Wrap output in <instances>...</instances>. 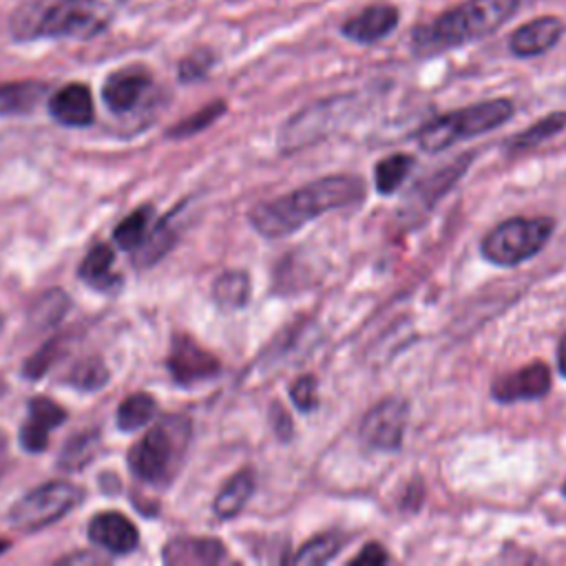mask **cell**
Here are the masks:
<instances>
[{"label":"cell","instance_id":"1","mask_svg":"<svg viewBox=\"0 0 566 566\" xmlns=\"http://www.w3.org/2000/svg\"><path fill=\"white\" fill-rule=\"evenodd\" d=\"M365 195V184L354 175H332L305 184L279 199L256 203L248 219L252 228L268 237L281 239L296 232L323 212L352 206Z\"/></svg>","mask_w":566,"mask_h":566},{"label":"cell","instance_id":"2","mask_svg":"<svg viewBox=\"0 0 566 566\" xmlns=\"http://www.w3.org/2000/svg\"><path fill=\"white\" fill-rule=\"evenodd\" d=\"M111 22L104 0H35L20 7L11 18L15 40L73 38L88 40Z\"/></svg>","mask_w":566,"mask_h":566},{"label":"cell","instance_id":"3","mask_svg":"<svg viewBox=\"0 0 566 566\" xmlns=\"http://www.w3.org/2000/svg\"><path fill=\"white\" fill-rule=\"evenodd\" d=\"M520 0H467L431 24L413 33V44L420 51H442L482 40L495 33L515 11Z\"/></svg>","mask_w":566,"mask_h":566},{"label":"cell","instance_id":"4","mask_svg":"<svg viewBox=\"0 0 566 566\" xmlns=\"http://www.w3.org/2000/svg\"><path fill=\"white\" fill-rule=\"evenodd\" d=\"M190 420L184 416H168L150 427L128 451V467L142 482H170L188 451Z\"/></svg>","mask_w":566,"mask_h":566},{"label":"cell","instance_id":"5","mask_svg":"<svg viewBox=\"0 0 566 566\" xmlns=\"http://www.w3.org/2000/svg\"><path fill=\"white\" fill-rule=\"evenodd\" d=\"M513 115L511 99H489L480 102L453 113H444L431 122H427L418 130V144L427 153H440L455 144L458 139L475 137L502 126Z\"/></svg>","mask_w":566,"mask_h":566},{"label":"cell","instance_id":"6","mask_svg":"<svg viewBox=\"0 0 566 566\" xmlns=\"http://www.w3.org/2000/svg\"><path fill=\"white\" fill-rule=\"evenodd\" d=\"M555 221L551 217H513L497 223L482 239V254L486 261L513 268L533 259L551 239Z\"/></svg>","mask_w":566,"mask_h":566},{"label":"cell","instance_id":"7","mask_svg":"<svg viewBox=\"0 0 566 566\" xmlns=\"http://www.w3.org/2000/svg\"><path fill=\"white\" fill-rule=\"evenodd\" d=\"M82 500V491L66 482V480H55L46 482L33 491H29L24 497H20L11 511H9V522L13 528L20 531H40L60 517H64L77 502Z\"/></svg>","mask_w":566,"mask_h":566},{"label":"cell","instance_id":"8","mask_svg":"<svg viewBox=\"0 0 566 566\" xmlns=\"http://www.w3.org/2000/svg\"><path fill=\"white\" fill-rule=\"evenodd\" d=\"M407 420H409L407 398L387 396L363 416L358 436L369 449L398 451L405 438Z\"/></svg>","mask_w":566,"mask_h":566},{"label":"cell","instance_id":"9","mask_svg":"<svg viewBox=\"0 0 566 566\" xmlns=\"http://www.w3.org/2000/svg\"><path fill=\"white\" fill-rule=\"evenodd\" d=\"M343 113H345V102H321V104L307 106L283 126L279 137L283 153H294L325 137L332 130V126H336L334 122H338Z\"/></svg>","mask_w":566,"mask_h":566},{"label":"cell","instance_id":"10","mask_svg":"<svg viewBox=\"0 0 566 566\" xmlns=\"http://www.w3.org/2000/svg\"><path fill=\"white\" fill-rule=\"evenodd\" d=\"M168 369L179 385L190 387L214 378L221 369V363L190 336H175L168 356Z\"/></svg>","mask_w":566,"mask_h":566},{"label":"cell","instance_id":"11","mask_svg":"<svg viewBox=\"0 0 566 566\" xmlns=\"http://www.w3.org/2000/svg\"><path fill=\"white\" fill-rule=\"evenodd\" d=\"M548 389H551V371L546 363L535 360L511 374L497 376L491 385V396L502 405H511L520 400L522 402L539 400L548 394Z\"/></svg>","mask_w":566,"mask_h":566},{"label":"cell","instance_id":"12","mask_svg":"<svg viewBox=\"0 0 566 566\" xmlns=\"http://www.w3.org/2000/svg\"><path fill=\"white\" fill-rule=\"evenodd\" d=\"M88 537L97 546H102V548H106L108 553H115V555L130 553L139 544V535H137L135 524L117 511L97 513L88 522Z\"/></svg>","mask_w":566,"mask_h":566},{"label":"cell","instance_id":"13","mask_svg":"<svg viewBox=\"0 0 566 566\" xmlns=\"http://www.w3.org/2000/svg\"><path fill=\"white\" fill-rule=\"evenodd\" d=\"M400 20V13L391 4H371L343 24V35L356 44H374L387 38Z\"/></svg>","mask_w":566,"mask_h":566},{"label":"cell","instance_id":"14","mask_svg":"<svg viewBox=\"0 0 566 566\" xmlns=\"http://www.w3.org/2000/svg\"><path fill=\"white\" fill-rule=\"evenodd\" d=\"M562 33H564L562 20H557L555 15H542L515 29L511 33L509 46H511V53L517 57H535L553 49L562 38Z\"/></svg>","mask_w":566,"mask_h":566},{"label":"cell","instance_id":"15","mask_svg":"<svg viewBox=\"0 0 566 566\" xmlns=\"http://www.w3.org/2000/svg\"><path fill=\"white\" fill-rule=\"evenodd\" d=\"M66 418L64 409L49 398H33L24 424L20 429V442L27 451H42L49 444V433Z\"/></svg>","mask_w":566,"mask_h":566},{"label":"cell","instance_id":"16","mask_svg":"<svg viewBox=\"0 0 566 566\" xmlns=\"http://www.w3.org/2000/svg\"><path fill=\"white\" fill-rule=\"evenodd\" d=\"M150 86V75L144 69H122L108 75L104 82V102L113 113H126L135 108L146 88Z\"/></svg>","mask_w":566,"mask_h":566},{"label":"cell","instance_id":"17","mask_svg":"<svg viewBox=\"0 0 566 566\" xmlns=\"http://www.w3.org/2000/svg\"><path fill=\"white\" fill-rule=\"evenodd\" d=\"M51 115L64 126H88L95 117L91 91L84 84L62 86L49 102Z\"/></svg>","mask_w":566,"mask_h":566},{"label":"cell","instance_id":"18","mask_svg":"<svg viewBox=\"0 0 566 566\" xmlns=\"http://www.w3.org/2000/svg\"><path fill=\"white\" fill-rule=\"evenodd\" d=\"M223 557L226 546L214 537H177L164 551V559L177 566H210Z\"/></svg>","mask_w":566,"mask_h":566},{"label":"cell","instance_id":"19","mask_svg":"<svg viewBox=\"0 0 566 566\" xmlns=\"http://www.w3.org/2000/svg\"><path fill=\"white\" fill-rule=\"evenodd\" d=\"M254 493V473L250 469H241L237 471L219 491V495L214 497V515L219 520H232L237 517L243 506L248 504V500Z\"/></svg>","mask_w":566,"mask_h":566},{"label":"cell","instance_id":"20","mask_svg":"<svg viewBox=\"0 0 566 566\" xmlns=\"http://www.w3.org/2000/svg\"><path fill=\"white\" fill-rule=\"evenodd\" d=\"M471 164V155H462L455 164L438 170L436 175H429V179H424L418 188H413L409 195L411 199L418 203H422L424 208H431L464 172V168Z\"/></svg>","mask_w":566,"mask_h":566},{"label":"cell","instance_id":"21","mask_svg":"<svg viewBox=\"0 0 566 566\" xmlns=\"http://www.w3.org/2000/svg\"><path fill=\"white\" fill-rule=\"evenodd\" d=\"M46 86L40 82L0 84V115H24L38 106Z\"/></svg>","mask_w":566,"mask_h":566},{"label":"cell","instance_id":"22","mask_svg":"<svg viewBox=\"0 0 566 566\" xmlns=\"http://www.w3.org/2000/svg\"><path fill=\"white\" fill-rule=\"evenodd\" d=\"M113 265H115V254L108 245L99 243L95 245L84 259H82V265H80V276L97 287V290H108L113 287L119 276L113 272Z\"/></svg>","mask_w":566,"mask_h":566},{"label":"cell","instance_id":"23","mask_svg":"<svg viewBox=\"0 0 566 566\" xmlns=\"http://www.w3.org/2000/svg\"><path fill=\"white\" fill-rule=\"evenodd\" d=\"M212 296L223 310L243 307L250 298V276L243 270L223 272L212 285Z\"/></svg>","mask_w":566,"mask_h":566},{"label":"cell","instance_id":"24","mask_svg":"<svg viewBox=\"0 0 566 566\" xmlns=\"http://www.w3.org/2000/svg\"><path fill=\"white\" fill-rule=\"evenodd\" d=\"M413 168V157L407 153H396L380 159L374 168V184L380 195H394L405 177Z\"/></svg>","mask_w":566,"mask_h":566},{"label":"cell","instance_id":"25","mask_svg":"<svg viewBox=\"0 0 566 566\" xmlns=\"http://www.w3.org/2000/svg\"><path fill=\"white\" fill-rule=\"evenodd\" d=\"M345 544V535L343 533H336V531H329V533H321L316 537H312L310 542H305L296 555L292 557L294 564H305V566H312V564H325L329 559H334L338 555V551L343 548Z\"/></svg>","mask_w":566,"mask_h":566},{"label":"cell","instance_id":"26","mask_svg":"<svg viewBox=\"0 0 566 566\" xmlns=\"http://www.w3.org/2000/svg\"><path fill=\"white\" fill-rule=\"evenodd\" d=\"M564 128H566V111L548 113L546 117H542L533 126H528L524 133L515 135L511 139V150H526V148L539 146L542 142L559 135Z\"/></svg>","mask_w":566,"mask_h":566},{"label":"cell","instance_id":"27","mask_svg":"<svg viewBox=\"0 0 566 566\" xmlns=\"http://www.w3.org/2000/svg\"><path fill=\"white\" fill-rule=\"evenodd\" d=\"M150 217H153V208L144 206L137 208L135 212H130L124 221L117 223L113 239L119 248L124 250H137L142 248V243L148 239V226H150Z\"/></svg>","mask_w":566,"mask_h":566},{"label":"cell","instance_id":"28","mask_svg":"<svg viewBox=\"0 0 566 566\" xmlns=\"http://www.w3.org/2000/svg\"><path fill=\"white\" fill-rule=\"evenodd\" d=\"M155 398L150 394H130L117 409V424L124 431H135L148 424V420L155 416Z\"/></svg>","mask_w":566,"mask_h":566},{"label":"cell","instance_id":"29","mask_svg":"<svg viewBox=\"0 0 566 566\" xmlns=\"http://www.w3.org/2000/svg\"><path fill=\"white\" fill-rule=\"evenodd\" d=\"M223 111H226V104H223V102H212V104L203 106L201 111H197L195 115H190L188 119L179 122V124L170 130V135H172V137H188V135H195V133L208 128L219 115H223Z\"/></svg>","mask_w":566,"mask_h":566},{"label":"cell","instance_id":"30","mask_svg":"<svg viewBox=\"0 0 566 566\" xmlns=\"http://www.w3.org/2000/svg\"><path fill=\"white\" fill-rule=\"evenodd\" d=\"M106 378H108V374H106V367L99 358L82 360L71 374V382L80 389H86V391L99 389L106 382Z\"/></svg>","mask_w":566,"mask_h":566},{"label":"cell","instance_id":"31","mask_svg":"<svg viewBox=\"0 0 566 566\" xmlns=\"http://www.w3.org/2000/svg\"><path fill=\"white\" fill-rule=\"evenodd\" d=\"M290 398L298 411H314L318 407V380L312 374L298 376L290 387Z\"/></svg>","mask_w":566,"mask_h":566},{"label":"cell","instance_id":"32","mask_svg":"<svg viewBox=\"0 0 566 566\" xmlns=\"http://www.w3.org/2000/svg\"><path fill=\"white\" fill-rule=\"evenodd\" d=\"M95 444H97V438H93V436H88V433H86V436H80V438H73V440L66 444V449H64V453H62V458H60V464H62L64 469H80L82 464H86V462L91 460Z\"/></svg>","mask_w":566,"mask_h":566},{"label":"cell","instance_id":"33","mask_svg":"<svg viewBox=\"0 0 566 566\" xmlns=\"http://www.w3.org/2000/svg\"><path fill=\"white\" fill-rule=\"evenodd\" d=\"M64 310H66V296L60 292H51L44 298H40V303L33 310V318L42 325H51L62 316Z\"/></svg>","mask_w":566,"mask_h":566},{"label":"cell","instance_id":"34","mask_svg":"<svg viewBox=\"0 0 566 566\" xmlns=\"http://www.w3.org/2000/svg\"><path fill=\"white\" fill-rule=\"evenodd\" d=\"M210 66H212V55L208 51H197V53H192L190 57H186L181 62L179 75H181L184 82H192V80L203 77Z\"/></svg>","mask_w":566,"mask_h":566},{"label":"cell","instance_id":"35","mask_svg":"<svg viewBox=\"0 0 566 566\" xmlns=\"http://www.w3.org/2000/svg\"><path fill=\"white\" fill-rule=\"evenodd\" d=\"M270 420H272V429H274V433L285 442V440H290L292 436H294V422H292V416L283 409V405H279V402H274L272 407H270Z\"/></svg>","mask_w":566,"mask_h":566},{"label":"cell","instance_id":"36","mask_svg":"<svg viewBox=\"0 0 566 566\" xmlns=\"http://www.w3.org/2000/svg\"><path fill=\"white\" fill-rule=\"evenodd\" d=\"M389 559V555H387V551L380 546V544H367L354 559H352V564H363V566H380V564H385Z\"/></svg>","mask_w":566,"mask_h":566},{"label":"cell","instance_id":"37","mask_svg":"<svg viewBox=\"0 0 566 566\" xmlns=\"http://www.w3.org/2000/svg\"><path fill=\"white\" fill-rule=\"evenodd\" d=\"M557 369L566 378V334L562 336V340L557 345Z\"/></svg>","mask_w":566,"mask_h":566},{"label":"cell","instance_id":"38","mask_svg":"<svg viewBox=\"0 0 566 566\" xmlns=\"http://www.w3.org/2000/svg\"><path fill=\"white\" fill-rule=\"evenodd\" d=\"M7 546H9V544H7V542H4V539H0V553H2V551H4V548H7Z\"/></svg>","mask_w":566,"mask_h":566}]
</instances>
